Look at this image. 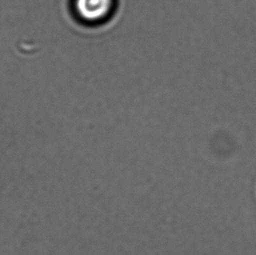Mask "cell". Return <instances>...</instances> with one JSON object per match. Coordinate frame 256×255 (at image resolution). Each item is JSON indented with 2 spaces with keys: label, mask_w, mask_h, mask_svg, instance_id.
Listing matches in <instances>:
<instances>
[{
  "label": "cell",
  "mask_w": 256,
  "mask_h": 255,
  "mask_svg": "<svg viewBox=\"0 0 256 255\" xmlns=\"http://www.w3.org/2000/svg\"><path fill=\"white\" fill-rule=\"evenodd\" d=\"M74 6L80 20L96 24L110 17L114 0H74Z\"/></svg>",
  "instance_id": "1"
}]
</instances>
